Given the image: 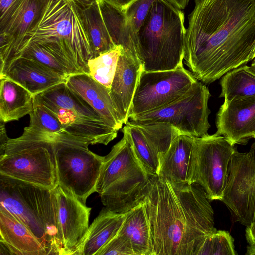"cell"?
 Wrapping results in <instances>:
<instances>
[{
  "label": "cell",
  "mask_w": 255,
  "mask_h": 255,
  "mask_svg": "<svg viewBox=\"0 0 255 255\" xmlns=\"http://www.w3.org/2000/svg\"><path fill=\"white\" fill-rule=\"evenodd\" d=\"M194 139L185 135L174 139L161 162L158 177L175 184L194 183Z\"/></svg>",
  "instance_id": "cell-20"
},
{
  "label": "cell",
  "mask_w": 255,
  "mask_h": 255,
  "mask_svg": "<svg viewBox=\"0 0 255 255\" xmlns=\"http://www.w3.org/2000/svg\"><path fill=\"white\" fill-rule=\"evenodd\" d=\"M0 241L16 255H47L44 246L21 222L0 208Z\"/></svg>",
  "instance_id": "cell-21"
},
{
  "label": "cell",
  "mask_w": 255,
  "mask_h": 255,
  "mask_svg": "<svg viewBox=\"0 0 255 255\" xmlns=\"http://www.w3.org/2000/svg\"><path fill=\"white\" fill-rule=\"evenodd\" d=\"M255 155V141L252 144L250 149Z\"/></svg>",
  "instance_id": "cell-43"
},
{
  "label": "cell",
  "mask_w": 255,
  "mask_h": 255,
  "mask_svg": "<svg viewBox=\"0 0 255 255\" xmlns=\"http://www.w3.org/2000/svg\"><path fill=\"white\" fill-rule=\"evenodd\" d=\"M236 149L222 136L194 137L193 182L203 188L210 201H221L229 164Z\"/></svg>",
  "instance_id": "cell-12"
},
{
  "label": "cell",
  "mask_w": 255,
  "mask_h": 255,
  "mask_svg": "<svg viewBox=\"0 0 255 255\" xmlns=\"http://www.w3.org/2000/svg\"><path fill=\"white\" fill-rule=\"evenodd\" d=\"M125 217V214L103 208L89 226L80 255H97L117 235Z\"/></svg>",
  "instance_id": "cell-23"
},
{
  "label": "cell",
  "mask_w": 255,
  "mask_h": 255,
  "mask_svg": "<svg viewBox=\"0 0 255 255\" xmlns=\"http://www.w3.org/2000/svg\"><path fill=\"white\" fill-rule=\"evenodd\" d=\"M234 239L224 230H216L203 241L197 255H235Z\"/></svg>",
  "instance_id": "cell-33"
},
{
  "label": "cell",
  "mask_w": 255,
  "mask_h": 255,
  "mask_svg": "<svg viewBox=\"0 0 255 255\" xmlns=\"http://www.w3.org/2000/svg\"><path fill=\"white\" fill-rule=\"evenodd\" d=\"M101 11L110 33L116 45L138 57V35L127 21L124 10L104 0H98Z\"/></svg>",
  "instance_id": "cell-25"
},
{
  "label": "cell",
  "mask_w": 255,
  "mask_h": 255,
  "mask_svg": "<svg viewBox=\"0 0 255 255\" xmlns=\"http://www.w3.org/2000/svg\"><path fill=\"white\" fill-rule=\"evenodd\" d=\"M221 201L235 221L246 226L255 222V155L250 150L233 153Z\"/></svg>",
  "instance_id": "cell-13"
},
{
  "label": "cell",
  "mask_w": 255,
  "mask_h": 255,
  "mask_svg": "<svg viewBox=\"0 0 255 255\" xmlns=\"http://www.w3.org/2000/svg\"><path fill=\"white\" fill-rule=\"evenodd\" d=\"M210 201L197 183L175 184L149 175L143 202L153 255H197L205 238L217 230Z\"/></svg>",
  "instance_id": "cell-2"
},
{
  "label": "cell",
  "mask_w": 255,
  "mask_h": 255,
  "mask_svg": "<svg viewBox=\"0 0 255 255\" xmlns=\"http://www.w3.org/2000/svg\"><path fill=\"white\" fill-rule=\"evenodd\" d=\"M143 71L139 59L123 47L110 89L114 107L123 124L129 120L134 95Z\"/></svg>",
  "instance_id": "cell-16"
},
{
  "label": "cell",
  "mask_w": 255,
  "mask_h": 255,
  "mask_svg": "<svg viewBox=\"0 0 255 255\" xmlns=\"http://www.w3.org/2000/svg\"><path fill=\"white\" fill-rule=\"evenodd\" d=\"M29 115L30 124L24 128V135L43 137L59 141H84L69 134L56 116L35 98L33 109Z\"/></svg>",
  "instance_id": "cell-26"
},
{
  "label": "cell",
  "mask_w": 255,
  "mask_h": 255,
  "mask_svg": "<svg viewBox=\"0 0 255 255\" xmlns=\"http://www.w3.org/2000/svg\"><path fill=\"white\" fill-rule=\"evenodd\" d=\"M79 5L91 44L92 58L96 57L117 46L114 43L107 28L98 1L90 5Z\"/></svg>",
  "instance_id": "cell-27"
},
{
  "label": "cell",
  "mask_w": 255,
  "mask_h": 255,
  "mask_svg": "<svg viewBox=\"0 0 255 255\" xmlns=\"http://www.w3.org/2000/svg\"><path fill=\"white\" fill-rule=\"evenodd\" d=\"M217 135L232 145L255 139V97L224 100L216 115Z\"/></svg>",
  "instance_id": "cell-15"
},
{
  "label": "cell",
  "mask_w": 255,
  "mask_h": 255,
  "mask_svg": "<svg viewBox=\"0 0 255 255\" xmlns=\"http://www.w3.org/2000/svg\"><path fill=\"white\" fill-rule=\"evenodd\" d=\"M51 192L56 208L63 255H80L89 230L91 208L59 184Z\"/></svg>",
  "instance_id": "cell-14"
},
{
  "label": "cell",
  "mask_w": 255,
  "mask_h": 255,
  "mask_svg": "<svg viewBox=\"0 0 255 255\" xmlns=\"http://www.w3.org/2000/svg\"><path fill=\"white\" fill-rule=\"evenodd\" d=\"M0 243V255H11L9 250L7 248L6 245L1 241Z\"/></svg>",
  "instance_id": "cell-41"
},
{
  "label": "cell",
  "mask_w": 255,
  "mask_h": 255,
  "mask_svg": "<svg viewBox=\"0 0 255 255\" xmlns=\"http://www.w3.org/2000/svg\"><path fill=\"white\" fill-rule=\"evenodd\" d=\"M46 0H20L0 28V69L40 15Z\"/></svg>",
  "instance_id": "cell-18"
},
{
  "label": "cell",
  "mask_w": 255,
  "mask_h": 255,
  "mask_svg": "<svg viewBox=\"0 0 255 255\" xmlns=\"http://www.w3.org/2000/svg\"><path fill=\"white\" fill-rule=\"evenodd\" d=\"M0 208L24 224L51 255L49 236L57 229L51 190L0 174Z\"/></svg>",
  "instance_id": "cell-6"
},
{
  "label": "cell",
  "mask_w": 255,
  "mask_h": 255,
  "mask_svg": "<svg viewBox=\"0 0 255 255\" xmlns=\"http://www.w3.org/2000/svg\"><path fill=\"white\" fill-rule=\"evenodd\" d=\"M20 56L38 61L67 78L70 75L79 73L61 57L40 44H33L25 48L16 54L9 60Z\"/></svg>",
  "instance_id": "cell-32"
},
{
  "label": "cell",
  "mask_w": 255,
  "mask_h": 255,
  "mask_svg": "<svg viewBox=\"0 0 255 255\" xmlns=\"http://www.w3.org/2000/svg\"><path fill=\"white\" fill-rule=\"evenodd\" d=\"M186 29L184 15L166 0H156L138 34V57L146 71L183 65Z\"/></svg>",
  "instance_id": "cell-5"
},
{
  "label": "cell",
  "mask_w": 255,
  "mask_h": 255,
  "mask_svg": "<svg viewBox=\"0 0 255 255\" xmlns=\"http://www.w3.org/2000/svg\"><path fill=\"white\" fill-rule=\"evenodd\" d=\"M184 59L194 77L210 84L255 56L252 0H194Z\"/></svg>",
  "instance_id": "cell-1"
},
{
  "label": "cell",
  "mask_w": 255,
  "mask_h": 255,
  "mask_svg": "<svg viewBox=\"0 0 255 255\" xmlns=\"http://www.w3.org/2000/svg\"><path fill=\"white\" fill-rule=\"evenodd\" d=\"M245 254L246 255H255V243L248 244Z\"/></svg>",
  "instance_id": "cell-39"
},
{
  "label": "cell",
  "mask_w": 255,
  "mask_h": 255,
  "mask_svg": "<svg viewBox=\"0 0 255 255\" xmlns=\"http://www.w3.org/2000/svg\"><path fill=\"white\" fill-rule=\"evenodd\" d=\"M135 255L129 240L118 234L97 254V255Z\"/></svg>",
  "instance_id": "cell-35"
},
{
  "label": "cell",
  "mask_w": 255,
  "mask_h": 255,
  "mask_svg": "<svg viewBox=\"0 0 255 255\" xmlns=\"http://www.w3.org/2000/svg\"><path fill=\"white\" fill-rule=\"evenodd\" d=\"M77 2L82 5H90L98 2V0H75Z\"/></svg>",
  "instance_id": "cell-40"
},
{
  "label": "cell",
  "mask_w": 255,
  "mask_h": 255,
  "mask_svg": "<svg viewBox=\"0 0 255 255\" xmlns=\"http://www.w3.org/2000/svg\"><path fill=\"white\" fill-rule=\"evenodd\" d=\"M119 9L124 10L137 0H104Z\"/></svg>",
  "instance_id": "cell-37"
},
{
  "label": "cell",
  "mask_w": 255,
  "mask_h": 255,
  "mask_svg": "<svg viewBox=\"0 0 255 255\" xmlns=\"http://www.w3.org/2000/svg\"><path fill=\"white\" fill-rule=\"evenodd\" d=\"M197 81L183 65L168 70H143L134 95L129 119L172 103Z\"/></svg>",
  "instance_id": "cell-11"
},
{
  "label": "cell",
  "mask_w": 255,
  "mask_h": 255,
  "mask_svg": "<svg viewBox=\"0 0 255 255\" xmlns=\"http://www.w3.org/2000/svg\"><path fill=\"white\" fill-rule=\"evenodd\" d=\"M2 76L19 84L34 97L67 79L38 61L21 56L13 58L5 64L0 71V76Z\"/></svg>",
  "instance_id": "cell-17"
},
{
  "label": "cell",
  "mask_w": 255,
  "mask_h": 255,
  "mask_svg": "<svg viewBox=\"0 0 255 255\" xmlns=\"http://www.w3.org/2000/svg\"><path fill=\"white\" fill-rule=\"evenodd\" d=\"M122 132L123 138L104 157L96 192L107 209L125 214L143 201L149 175L137 157L124 127Z\"/></svg>",
  "instance_id": "cell-4"
},
{
  "label": "cell",
  "mask_w": 255,
  "mask_h": 255,
  "mask_svg": "<svg viewBox=\"0 0 255 255\" xmlns=\"http://www.w3.org/2000/svg\"><path fill=\"white\" fill-rule=\"evenodd\" d=\"M251 61L252 63L250 67L252 69V70L255 72V56Z\"/></svg>",
  "instance_id": "cell-42"
},
{
  "label": "cell",
  "mask_w": 255,
  "mask_h": 255,
  "mask_svg": "<svg viewBox=\"0 0 255 255\" xmlns=\"http://www.w3.org/2000/svg\"><path fill=\"white\" fill-rule=\"evenodd\" d=\"M246 238L248 244L255 243V222L246 226Z\"/></svg>",
  "instance_id": "cell-38"
},
{
  "label": "cell",
  "mask_w": 255,
  "mask_h": 255,
  "mask_svg": "<svg viewBox=\"0 0 255 255\" xmlns=\"http://www.w3.org/2000/svg\"><path fill=\"white\" fill-rule=\"evenodd\" d=\"M125 214L118 234L129 240L135 255H153L150 225L143 201Z\"/></svg>",
  "instance_id": "cell-24"
},
{
  "label": "cell",
  "mask_w": 255,
  "mask_h": 255,
  "mask_svg": "<svg viewBox=\"0 0 255 255\" xmlns=\"http://www.w3.org/2000/svg\"><path fill=\"white\" fill-rule=\"evenodd\" d=\"M131 123L137 127L148 140L159 157L160 164L173 141L181 135L175 127L168 122Z\"/></svg>",
  "instance_id": "cell-29"
},
{
  "label": "cell",
  "mask_w": 255,
  "mask_h": 255,
  "mask_svg": "<svg viewBox=\"0 0 255 255\" xmlns=\"http://www.w3.org/2000/svg\"><path fill=\"white\" fill-rule=\"evenodd\" d=\"M252 1L253 2V3L254 4V6H255V0H252Z\"/></svg>",
  "instance_id": "cell-44"
},
{
  "label": "cell",
  "mask_w": 255,
  "mask_h": 255,
  "mask_svg": "<svg viewBox=\"0 0 255 255\" xmlns=\"http://www.w3.org/2000/svg\"><path fill=\"white\" fill-rule=\"evenodd\" d=\"M220 83L224 100L255 97V72L246 64L224 74Z\"/></svg>",
  "instance_id": "cell-28"
},
{
  "label": "cell",
  "mask_w": 255,
  "mask_h": 255,
  "mask_svg": "<svg viewBox=\"0 0 255 255\" xmlns=\"http://www.w3.org/2000/svg\"><path fill=\"white\" fill-rule=\"evenodd\" d=\"M20 0H0V27L4 24L8 16Z\"/></svg>",
  "instance_id": "cell-36"
},
{
  "label": "cell",
  "mask_w": 255,
  "mask_h": 255,
  "mask_svg": "<svg viewBox=\"0 0 255 255\" xmlns=\"http://www.w3.org/2000/svg\"><path fill=\"white\" fill-rule=\"evenodd\" d=\"M36 44L53 52L77 72L88 74L87 64L92 57V51L81 9L75 0H46L39 17L4 65L16 54Z\"/></svg>",
  "instance_id": "cell-3"
},
{
  "label": "cell",
  "mask_w": 255,
  "mask_h": 255,
  "mask_svg": "<svg viewBox=\"0 0 255 255\" xmlns=\"http://www.w3.org/2000/svg\"><path fill=\"white\" fill-rule=\"evenodd\" d=\"M84 141L57 142L54 144L58 184L81 202L96 192L105 156L88 149Z\"/></svg>",
  "instance_id": "cell-9"
},
{
  "label": "cell",
  "mask_w": 255,
  "mask_h": 255,
  "mask_svg": "<svg viewBox=\"0 0 255 255\" xmlns=\"http://www.w3.org/2000/svg\"><path fill=\"white\" fill-rule=\"evenodd\" d=\"M155 1L137 0L124 10L127 21L138 35Z\"/></svg>",
  "instance_id": "cell-34"
},
{
  "label": "cell",
  "mask_w": 255,
  "mask_h": 255,
  "mask_svg": "<svg viewBox=\"0 0 255 255\" xmlns=\"http://www.w3.org/2000/svg\"><path fill=\"white\" fill-rule=\"evenodd\" d=\"M55 143L9 138L0 147V174L52 190L58 184Z\"/></svg>",
  "instance_id": "cell-8"
},
{
  "label": "cell",
  "mask_w": 255,
  "mask_h": 255,
  "mask_svg": "<svg viewBox=\"0 0 255 255\" xmlns=\"http://www.w3.org/2000/svg\"><path fill=\"white\" fill-rule=\"evenodd\" d=\"M211 94L201 82L194 83L180 98L158 109L133 118L132 123L165 122L175 127L181 135L202 137L208 134V117L211 113L208 101Z\"/></svg>",
  "instance_id": "cell-10"
},
{
  "label": "cell",
  "mask_w": 255,
  "mask_h": 255,
  "mask_svg": "<svg viewBox=\"0 0 255 255\" xmlns=\"http://www.w3.org/2000/svg\"><path fill=\"white\" fill-rule=\"evenodd\" d=\"M65 83L87 102L110 126L118 131L121 129L123 124L117 115L109 88L85 73L69 75Z\"/></svg>",
  "instance_id": "cell-19"
},
{
  "label": "cell",
  "mask_w": 255,
  "mask_h": 255,
  "mask_svg": "<svg viewBox=\"0 0 255 255\" xmlns=\"http://www.w3.org/2000/svg\"><path fill=\"white\" fill-rule=\"evenodd\" d=\"M124 128L129 134L137 157L148 174L157 176L160 161L148 140L142 132L129 121Z\"/></svg>",
  "instance_id": "cell-30"
},
{
  "label": "cell",
  "mask_w": 255,
  "mask_h": 255,
  "mask_svg": "<svg viewBox=\"0 0 255 255\" xmlns=\"http://www.w3.org/2000/svg\"><path fill=\"white\" fill-rule=\"evenodd\" d=\"M123 47L114 48L89 59L87 62L88 74L94 80L110 89L116 71L119 55Z\"/></svg>",
  "instance_id": "cell-31"
},
{
  "label": "cell",
  "mask_w": 255,
  "mask_h": 255,
  "mask_svg": "<svg viewBox=\"0 0 255 255\" xmlns=\"http://www.w3.org/2000/svg\"><path fill=\"white\" fill-rule=\"evenodd\" d=\"M34 96L26 89L5 76H0V121H17L33 109Z\"/></svg>",
  "instance_id": "cell-22"
},
{
  "label": "cell",
  "mask_w": 255,
  "mask_h": 255,
  "mask_svg": "<svg viewBox=\"0 0 255 255\" xmlns=\"http://www.w3.org/2000/svg\"><path fill=\"white\" fill-rule=\"evenodd\" d=\"M35 99L51 111L70 135L91 145H107L118 130L66 84L57 85L35 96Z\"/></svg>",
  "instance_id": "cell-7"
}]
</instances>
